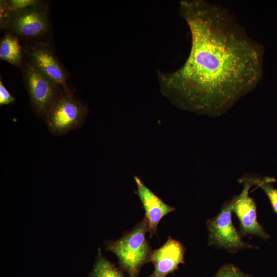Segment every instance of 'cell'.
I'll use <instances>...</instances> for the list:
<instances>
[{
    "label": "cell",
    "mask_w": 277,
    "mask_h": 277,
    "mask_svg": "<svg viewBox=\"0 0 277 277\" xmlns=\"http://www.w3.org/2000/svg\"><path fill=\"white\" fill-rule=\"evenodd\" d=\"M47 7L42 3L9 13L5 27L16 35L36 37L45 34L49 28Z\"/></svg>",
    "instance_id": "6"
},
{
    "label": "cell",
    "mask_w": 277,
    "mask_h": 277,
    "mask_svg": "<svg viewBox=\"0 0 277 277\" xmlns=\"http://www.w3.org/2000/svg\"><path fill=\"white\" fill-rule=\"evenodd\" d=\"M0 58L14 66H21L23 53L17 35L7 33L2 37L0 42Z\"/></svg>",
    "instance_id": "11"
},
{
    "label": "cell",
    "mask_w": 277,
    "mask_h": 277,
    "mask_svg": "<svg viewBox=\"0 0 277 277\" xmlns=\"http://www.w3.org/2000/svg\"><path fill=\"white\" fill-rule=\"evenodd\" d=\"M24 52L30 63L60 86L63 91H70L66 73L51 48L44 43H36L26 47Z\"/></svg>",
    "instance_id": "8"
},
{
    "label": "cell",
    "mask_w": 277,
    "mask_h": 277,
    "mask_svg": "<svg viewBox=\"0 0 277 277\" xmlns=\"http://www.w3.org/2000/svg\"><path fill=\"white\" fill-rule=\"evenodd\" d=\"M36 0H9L1 1L9 13L20 11L39 4Z\"/></svg>",
    "instance_id": "14"
},
{
    "label": "cell",
    "mask_w": 277,
    "mask_h": 277,
    "mask_svg": "<svg viewBox=\"0 0 277 277\" xmlns=\"http://www.w3.org/2000/svg\"><path fill=\"white\" fill-rule=\"evenodd\" d=\"M15 102V99L10 93L6 88L4 86L3 83L0 80V106H6L11 105Z\"/></svg>",
    "instance_id": "16"
},
{
    "label": "cell",
    "mask_w": 277,
    "mask_h": 277,
    "mask_svg": "<svg viewBox=\"0 0 277 277\" xmlns=\"http://www.w3.org/2000/svg\"><path fill=\"white\" fill-rule=\"evenodd\" d=\"M232 211L231 201H227L219 214L207 221L209 245L232 252L254 248L242 240L232 222Z\"/></svg>",
    "instance_id": "5"
},
{
    "label": "cell",
    "mask_w": 277,
    "mask_h": 277,
    "mask_svg": "<svg viewBox=\"0 0 277 277\" xmlns=\"http://www.w3.org/2000/svg\"><path fill=\"white\" fill-rule=\"evenodd\" d=\"M88 113L87 105L70 91H63L49 110L44 120L52 134L62 136L81 128Z\"/></svg>",
    "instance_id": "3"
},
{
    "label": "cell",
    "mask_w": 277,
    "mask_h": 277,
    "mask_svg": "<svg viewBox=\"0 0 277 277\" xmlns=\"http://www.w3.org/2000/svg\"><path fill=\"white\" fill-rule=\"evenodd\" d=\"M24 80L35 114L45 118L63 90L31 63L24 69Z\"/></svg>",
    "instance_id": "4"
},
{
    "label": "cell",
    "mask_w": 277,
    "mask_h": 277,
    "mask_svg": "<svg viewBox=\"0 0 277 277\" xmlns=\"http://www.w3.org/2000/svg\"><path fill=\"white\" fill-rule=\"evenodd\" d=\"M148 228L144 217L132 229L124 231L119 239L105 242L106 250L116 255L119 267L129 277H138L142 267L150 262L153 250L146 238Z\"/></svg>",
    "instance_id": "2"
},
{
    "label": "cell",
    "mask_w": 277,
    "mask_h": 277,
    "mask_svg": "<svg viewBox=\"0 0 277 277\" xmlns=\"http://www.w3.org/2000/svg\"><path fill=\"white\" fill-rule=\"evenodd\" d=\"M253 185L260 187L267 195L272 208L277 214V189L274 188L270 183L273 180L269 177L260 179L251 176Z\"/></svg>",
    "instance_id": "13"
},
{
    "label": "cell",
    "mask_w": 277,
    "mask_h": 277,
    "mask_svg": "<svg viewBox=\"0 0 277 277\" xmlns=\"http://www.w3.org/2000/svg\"><path fill=\"white\" fill-rule=\"evenodd\" d=\"M136 185V193L145 211V216L148 222L149 237L156 234L157 227L162 219L173 211L175 208L165 203L152 191L141 179L134 176Z\"/></svg>",
    "instance_id": "10"
},
{
    "label": "cell",
    "mask_w": 277,
    "mask_h": 277,
    "mask_svg": "<svg viewBox=\"0 0 277 277\" xmlns=\"http://www.w3.org/2000/svg\"><path fill=\"white\" fill-rule=\"evenodd\" d=\"M185 253L183 244L169 236L163 246L152 251L150 262L154 269L149 277H167L173 273L180 264H185Z\"/></svg>",
    "instance_id": "9"
},
{
    "label": "cell",
    "mask_w": 277,
    "mask_h": 277,
    "mask_svg": "<svg viewBox=\"0 0 277 277\" xmlns=\"http://www.w3.org/2000/svg\"><path fill=\"white\" fill-rule=\"evenodd\" d=\"M243 185L241 192L231 200L233 211L239 219L241 230L244 234H252L263 239L269 238L257 220L256 208L254 201L249 195L253 186L251 176H244L240 179Z\"/></svg>",
    "instance_id": "7"
},
{
    "label": "cell",
    "mask_w": 277,
    "mask_h": 277,
    "mask_svg": "<svg viewBox=\"0 0 277 277\" xmlns=\"http://www.w3.org/2000/svg\"><path fill=\"white\" fill-rule=\"evenodd\" d=\"M88 277H124L123 270L108 261L98 248L93 268Z\"/></svg>",
    "instance_id": "12"
},
{
    "label": "cell",
    "mask_w": 277,
    "mask_h": 277,
    "mask_svg": "<svg viewBox=\"0 0 277 277\" xmlns=\"http://www.w3.org/2000/svg\"><path fill=\"white\" fill-rule=\"evenodd\" d=\"M179 12L191 34L189 54L175 71L157 70L160 89L178 108L220 116L259 83L264 47L220 4L182 0Z\"/></svg>",
    "instance_id": "1"
},
{
    "label": "cell",
    "mask_w": 277,
    "mask_h": 277,
    "mask_svg": "<svg viewBox=\"0 0 277 277\" xmlns=\"http://www.w3.org/2000/svg\"><path fill=\"white\" fill-rule=\"evenodd\" d=\"M213 277H253L243 273L234 265L227 264L223 265Z\"/></svg>",
    "instance_id": "15"
}]
</instances>
